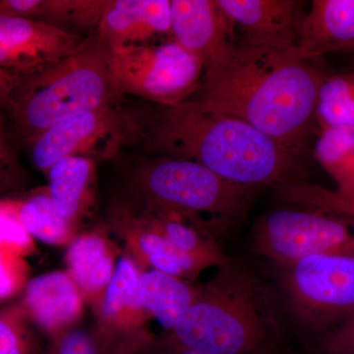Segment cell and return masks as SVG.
I'll list each match as a JSON object with an SVG mask.
<instances>
[{
  "label": "cell",
  "mask_w": 354,
  "mask_h": 354,
  "mask_svg": "<svg viewBox=\"0 0 354 354\" xmlns=\"http://www.w3.org/2000/svg\"><path fill=\"white\" fill-rule=\"evenodd\" d=\"M141 270L131 256H120L106 295L94 311V332L104 354H144L157 342L142 304Z\"/></svg>",
  "instance_id": "obj_10"
},
{
  "label": "cell",
  "mask_w": 354,
  "mask_h": 354,
  "mask_svg": "<svg viewBox=\"0 0 354 354\" xmlns=\"http://www.w3.org/2000/svg\"><path fill=\"white\" fill-rule=\"evenodd\" d=\"M131 184L137 207L195 221L218 239L245 221L258 190L192 160L165 156L140 165Z\"/></svg>",
  "instance_id": "obj_5"
},
{
  "label": "cell",
  "mask_w": 354,
  "mask_h": 354,
  "mask_svg": "<svg viewBox=\"0 0 354 354\" xmlns=\"http://www.w3.org/2000/svg\"><path fill=\"white\" fill-rule=\"evenodd\" d=\"M20 80V78L13 74L0 69V111L6 109L9 97Z\"/></svg>",
  "instance_id": "obj_32"
},
{
  "label": "cell",
  "mask_w": 354,
  "mask_h": 354,
  "mask_svg": "<svg viewBox=\"0 0 354 354\" xmlns=\"http://www.w3.org/2000/svg\"><path fill=\"white\" fill-rule=\"evenodd\" d=\"M325 74L297 48L234 43L204 67L201 85L187 101L245 121L291 152L302 156L317 124Z\"/></svg>",
  "instance_id": "obj_1"
},
{
  "label": "cell",
  "mask_w": 354,
  "mask_h": 354,
  "mask_svg": "<svg viewBox=\"0 0 354 354\" xmlns=\"http://www.w3.org/2000/svg\"><path fill=\"white\" fill-rule=\"evenodd\" d=\"M131 205L200 274L209 268L221 267L230 259L221 249L218 239L199 223L174 214L149 211Z\"/></svg>",
  "instance_id": "obj_19"
},
{
  "label": "cell",
  "mask_w": 354,
  "mask_h": 354,
  "mask_svg": "<svg viewBox=\"0 0 354 354\" xmlns=\"http://www.w3.org/2000/svg\"><path fill=\"white\" fill-rule=\"evenodd\" d=\"M144 354H204L191 349L176 346L164 339H157L155 344Z\"/></svg>",
  "instance_id": "obj_33"
},
{
  "label": "cell",
  "mask_w": 354,
  "mask_h": 354,
  "mask_svg": "<svg viewBox=\"0 0 354 354\" xmlns=\"http://www.w3.org/2000/svg\"><path fill=\"white\" fill-rule=\"evenodd\" d=\"M111 227L124 241L127 254L141 269H153L194 281L200 272L192 263L174 250L131 204H118L111 215Z\"/></svg>",
  "instance_id": "obj_16"
},
{
  "label": "cell",
  "mask_w": 354,
  "mask_h": 354,
  "mask_svg": "<svg viewBox=\"0 0 354 354\" xmlns=\"http://www.w3.org/2000/svg\"><path fill=\"white\" fill-rule=\"evenodd\" d=\"M241 28L242 43L258 48H297L307 10L298 0H218Z\"/></svg>",
  "instance_id": "obj_12"
},
{
  "label": "cell",
  "mask_w": 354,
  "mask_h": 354,
  "mask_svg": "<svg viewBox=\"0 0 354 354\" xmlns=\"http://www.w3.org/2000/svg\"><path fill=\"white\" fill-rule=\"evenodd\" d=\"M174 41L204 67L235 43L234 24L218 0H169Z\"/></svg>",
  "instance_id": "obj_14"
},
{
  "label": "cell",
  "mask_w": 354,
  "mask_h": 354,
  "mask_svg": "<svg viewBox=\"0 0 354 354\" xmlns=\"http://www.w3.org/2000/svg\"><path fill=\"white\" fill-rule=\"evenodd\" d=\"M44 354H104L94 330L75 326L48 337Z\"/></svg>",
  "instance_id": "obj_27"
},
{
  "label": "cell",
  "mask_w": 354,
  "mask_h": 354,
  "mask_svg": "<svg viewBox=\"0 0 354 354\" xmlns=\"http://www.w3.org/2000/svg\"><path fill=\"white\" fill-rule=\"evenodd\" d=\"M106 53L94 35L78 53L21 79L6 111L20 145L77 114L118 104Z\"/></svg>",
  "instance_id": "obj_4"
},
{
  "label": "cell",
  "mask_w": 354,
  "mask_h": 354,
  "mask_svg": "<svg viewBox=\"0 0 354 354\" xmlns=\"http://www.w3.org/2000/svg\"><path fill=\"white\" fill-rule=\"evenodd\" d=\"M204 354H274L283 339L276 298L243 263L216 268L169 334L160 337Z\"/></svg>",
  "instance_id": "obj_3"
},
{
  "label": "cell",
  "mask_w": 354,
  "mask_h": 354,
  "mask_svg": "<svg viewBox=\"0 0 354 354\" xmlns=\"http://www.w3.org/2000/svg\"><path fill=\"white\" fill-rule=\"evenodd\" d=\"M286 306L298 325L319 337L354 314V244L281 269Z\"/></svg>",
  "instance_id": "obj_6"
},
{
  "label": "cell",
  "mask_w": 354,
  "mask_h": 354,
  "mask_svg": "<svg viewBox=\"0 0 354 354\" xmlns=\"http://www.w3.org/2000/svg\"><path fill=\"white\" fill-rule=\"evenodd\" d=\"M17 203L20 220L32 239L50 245H69L77 236V227L60 214L48 189Z\"/></svg>",
  "instance_id": "obj_22"
},
{
  "label": "cell",
  "mask_w": 354,
  "mask_h": 354,
  "mask_svg": "<svg viewBox=\"0 0 354 354\" xmlns=\"http://www.w3.org/2000/svg\"><path fill=\"white\" fill-rule=\"evenodd\" d=\"M19 142L10 127L4 109L0 111V180L12 174L17 167Z\"/></svg>",
  "instance_id": "obj_30"
},
{
  "label": "cell",
  "mask_w": 354,
  "mask_h": 354,
  "mask_svg": "<svg viewBox=\"0 0 354 354\" xmlns=\"http://www.w3.org/2000/svg\"><path fill=\"white\" fill-rule=\"evenodd\" d=\"M274 188L279 201L286 206L334 214L354 220V188L330 189L305 180Z\"/></svg>",
  "instance_id": "obj_24"
},
{
  "label": "cell",
  "mask_w": 354,
  "mask_h": 354,
  "mask_svg": "<svg viewBox=\"0 0 354 354\" xmlns=\"http://www.w3.org/2000/svg\"><path fill=\"white\" fill-rule=\"evenodd\" d=\"M116 94L134 95L155 106L189 100L201 85L204 65L174 41L106 53Z\"/></svg>",
  "instance_id": "obj_7"
},
{
  "label": "cell",
  "mask_w": 354,
  "mask_h": 354,
  "mask_svg": "<svg viewBox=\"0 0 354 354\" xmlns=\"http://www.w3.org/2000/svg\"><path fill=\"white\" fill-rule=\"evenodd\" d=\"M337 183V189H353L354 188V148L348 153L337 172L332 176Z\"/></svg>",
  "instance_id": "obj_31"
},
{
  "label": "cell",
  "mask_w": 354,
  "mask_h": 354,
  "mask_svg": "<svg viewBox=\"0 0 354 354\" xmlns=\"http://www.w3.org/2000/svg\"><path fill=\"white\" fill-rule=\"evenodd\" d=\"M354 50V0H313L297 44L298 57L312 62Z\"/></svg>",
  "instance_id": "obj_17"
},
{
  "label": "cell",
  "mask_w": 354,
  "mask_h": 354,
  "mask_svg": "<svg viewBox=\"0 0 354 354\" xmlns=\"http://www.w3.org/2000/svg\"><path fill=\"white\" fill-rule=\"evenodd\" d=\"M118 258L111 242L99 232L77 234L68 245L67 272L95 311L113 278Z\"/></svg>",
  "instance_id": "obj_18"
},
{
  "label": "cell",
  "mask_w": 354,
  "mask_h": 354,
  "mask_svg": "<svg viewBox=\"0 0 354 354\" xmlns=\"http://www.w3.org/2000/svg\"><path fill=\"white\" fill-rule=\"evenodd\" d=\"M28 281V269L23 257L0 250V300L8 299L24 290Z\"/></svg>",
  "instance_id": "obj_28"
},
{
  "label": "cell",
  "mask_w": 354,
  "mask_h": 354,
  "mask_svg": "<svg viewBox=\"0 0 354 354\" xmlns=\"http://www.w3.org/2000/svg\"><path fill=\"white\" fill-rule=\"evenodd\" d=\"M22 305L0 308V354H39Z\"/></svg>",
  "instance_id": "obj_25"
},
{
  "label": "cell",
  "mask_w": 354,
  "mask_h": 354,
  "mask_svg": "<svg viewBox=\"0 0 354 354\" xmlns=\"http://www.w3.org/2000/svg\"><path fill=\"white\" fill-rule=\"evenodd\" d=\"M201 286L194 281L153 269H142L140 293L150 320L157 321L165 335L176 327L191 305L196 301Z\"/></svg>",
  "instance_id": "obj_21"
},
{
  "label": "cell",
  "mask_w": 354,
  "mask_h": 354,
  "mask_svg": "<svg viewBox=\"0 0 354 354\" xmlns=\"http://www.w3.org/2000/svg\"><path fill=\"white\" fill-rule=\"evenodd\" d=\"M136 115L141 140L156 155L192 160L230 183L258 189L304 181L302 156L239 118L190 101Z\"/></svg>",
  "instance_id": "obj_2"
},
{
  "label": "cell",
  "mask_w": 354,
  "mask_h": 354,
  "mask_svg": "<svg viewBox=\"0 0 354 354\" xmlns=\"http://www.w3.org/2000/svg\"><path fill=\"white\" fill-rule=\"evenodd\" d=\"M316 120L321 130L354 128V69L324 76L317 101Z\"/></svg>",
  "instance_id": "obj_23"
},
{
  "label": "cell",
  "mask_w": 354,
  "mask_h": 354,
  "mask_svg": "<svg viewBox=\"0 0 354 354\" xmlns=\"http://www.w3.org/2000/svg\"><path fill=\"white\" fill-rule=\"evenodd\" d=\"M354 244V220L286 206L261 216L252 230V249L279 269L297 261Z\"/></svg>",
  "instance_id": "obj_9"
},
{
  "label": "cell",
  "mask_w": 354,
  "mask_h": 354,
  "mask_svg": "<svg viewBox=\"0 0 354 354\" xmlns=\"http://www.w3.org/2000/svg\"><path fill=\"white\" fill-rule=\"evenodd\" d=\"M21 305L29 320L51 337L78 326L86 302L68 272L55 271L29 279Z\"/></svg>",
  "instance_id": "obj_15"
},
{
  "label": "cell",
  "mask_w": 354,
  "mask_h": 354,
  "mask_svg": "<svg viewBox=\"0 0 354 354\" xmlns=\"http://www.w3.org/2000/svg\"><path fill=\"white\" fill-rule=\"evenodd\" d=\"M139 140L141 127L136 113L113 104L57 123L26 147L35 169L46 174L62 158L84 157L95 162L109 160Z\"/></svg>",
  "instance_id": "obj_8"
},
{
  "label": "cell",
  "mask_w": 354,
  "mask_h": 354,
  "mask_svg": "<svg viewBox=\"0 0 354 354\" xmlns=\"http://www.w3.org/2000/svg\"><path fill=\"white\" fill-rule=\"evenodd\" d=\"M349 51H351V53H354V50H349Z\"/></svg>",
  "instance_id": "obj_34"
},
{
  "label": "cell",
  "mask_w": 354,
  "mask_h": 354,
  "mask_svg": "<svg viewBox=\"0 0 354 354\" xmlns=\"http://www.w3.org/2000/svg\"><path fill=\"white\" fill-rule=\"evenodd\" d=\"M34 249V239L20 220L17 200H0V250L24 258Z\"/></svg>",
  "instance_id": "obj_26"
},
{
  "label": "cell",
  "mask_w": 354,
  "mask_h": 354,
  "mask_svg": "<svg viewBox=\"0 0 354 354\" xmlns=\"http://www.w3.org/2000/svg\"><path fill=\"white\" fill-rule=\"evenodd\" d=\"M318 353L354 354V314L319 337Z\"/></svg>",
  "instance_id": "obj_29"
},
{
  "label": "cell",
  "mask_w": 354,
  "mask_h": 354,
  "mask_svg": "<svg viewBox=\"0 0 354 354\" xmlns=\"http://www.w3.org/2000/svg\"><path fill=\"white\" fill-rule=\"evenodd\" d=\"M171 34L169 0H108L95 32L106 53L149 44Z\"/></svg>",
  "instance_id": "obj_13"
},
{
  "label": "cell",
  "mask_w": 354,
  "mask_h": 354,
  "mask_svg": "<svg viewBox=\"0 0 354 354\" xmlns=\"http://www.w3.org/2000/svg\"><path fill=\"white\" fill-rule=\"evenodd\" d=\"M51 199L58 211L78 227L79 221L94 204L97 162L84 157L62 158L48 172Z\"/></svg>",
  "instance_id": "obj_20"
},
{
  "label": "cell",
  "mask_w": 354,
  "mask_h": 354,
  "mask_svg": "<svg viewBox=\"0 0 354 354\" xmlns=\"http://www.w3.org/2000/svg\"><path fill=\"white\" fill-rule=\"evenodd\" d=\"M91 38L41 21L0 17V69L25 78L78 53Z\"/></svg>",
  "instance_id": "obj_11"
}]
</instances>
